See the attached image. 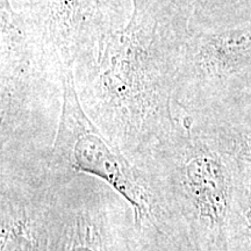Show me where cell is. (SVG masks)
<instances>
[{
    "label": "cell",
    "mask_w": 251,
    "mask_h": 251,
    "mask_svg": "<svg viewBox=\"0 0 251 251\" xmlns=\"http://www.w3.org/2000/svg\"><path fill=\"white\" fill-rule=\"evenodd\" d=\"M188 21L164 0H133L128 23L94 42L72 65L81 106L140 168L178 129L177 85Z\"/></svg>",
    "instance_id": "6da1fadb"
},
{
    "label": "cell",
    "mask_w": 251,
    "mask_h": 251,
    "mask_svg": "<svg viewBox=\"0 0 251 251\" xmlns=\"http://www.w3.org/2000/svg\"><path fill=\"white\" fill-rule=\"evenodd\" d=\"M185 115L140 166L155 197L163 237L179 251H229L236 179L227 157Z\"/></svg>",
    "instance_id": "7a4b0ae2"
},
{
    "label": "cell",
    "mask_w": 251,
    "mask_h": 251,
    "mask_svg": "<svg viewBox=\"0 0 251 251\" xmlns=\"http://www.w3.org/2000/svg\"><path fill=\"white\" fill-rule=\"evenodd\" d=\"M62 70L64 93L54 143L47 156L48 168L57 175L91 176L102 181L130 207L137 233L163 238L155 197L142 171L86 114L71 65L62 64Z\"/></svg>",
    "instance_id": "3957f363"
},
{
    "label": "cell",
    "mask_w": 251,
    "mask_h": 251,
    "mask_svg": "<svg viewBox=\"0 0 251 251\" xmlns=\"http://www.w3.org/2000/svg\"><path fill=\"white\" fill-rule=\"evenodd\" d=\"M1 149L31 133L39 107L63 97L62 62L47 41L0 0Z\"/></svg>",
    "instance_id": "277c9868"
},
{
    "label": "cell",
    "mask_w": 251,
    "mask_h": 251,
    "mask_svg": "<svg viewBox=\"0 0 251 251\" xmlns=\"http://www.w3.org/2000/svg\"><path fill=\"white\" fill-rule=\"evenodd\" d=\"M50 172L41 251H134L135 234L118 193L102 181Z\"/></svg>",
    "instance_id": "5b68a950"
},
{
    "label": "cell",
    "mask_w": 251,
    "mask_h": 251,
    "mask_svg": "<svg viewBox=\"0 0 251 251\" xmlns=\"http://www.w3.org/2000/svg\"><path fill=\"white\" fill-rule=\"evenodd\" d=\"M51 172L41 163L1 161L0 251H41Z\"/></svg>",
    "instance_id": "8992f818"
},
{
    "label": "cell",
    "mask_w": 251,
    "mask_h": 251,
    "mask_svg": "<svg viewBox=\"0 0 251 251\" xmlns=\"http://www.w3.org/2000/svg\"><path fill=\"white\" fill-rule=\"evenodd\" d=\"M229 251L235 246L238 251H251V180L244 181L235 192L228 228Z\"/></svg>",
    "instance_id": "52a82bcc"
},
{
    "label": "cell",
    "mask_w": 251,
    "mask_h": 251,
    "mask_svg": "<svg viewBox=\"0 0 251 251\" xmlns=\"http://www.w3.org/2000/svg\"><path fill=\"white\" fill-rule=\"evenodd\" d=\"M177 9L190 24L191 33L199 30L203 13L208 7L211 0H164Z\"/></svg>",
    "instance_id": "ba28073f"
},
{
    "label": "cell",
    "mask_w": 251,
    "mask_h": 251,
    "mask_svg": "<svg viewBox=\"0 0 251 251\" xmlns=\"http://www.w3.org/2000/svg\"><path fill=\"white\" fill-rule=\"evenodd\" d=\"M228 147L226 150L237 162L251 165V129H233L228 136Z\"/></svg>",
    "instance_id": "9c48e42d"
}]
</instances>
